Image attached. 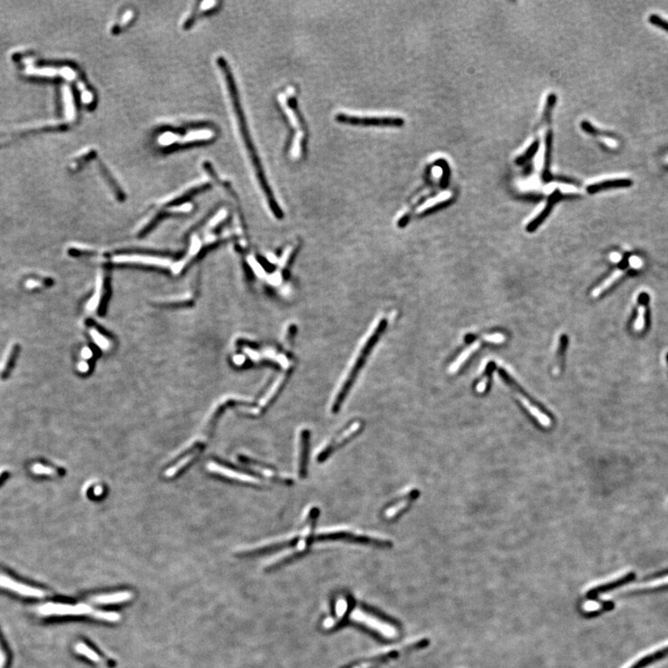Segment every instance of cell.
Instances as JSON below:
<instances>
[{
  "instance_id": "cell-1",
  "label": "cell",
  "mask_w": 668,
  "mask_h": 668,
  "mask_svg": "<svg viewBox=\"0 0 668 668\" xmlns=\"http://www.w3.org/2000/svg\"><path fill=\"white\" fill-rule=\"evenodd\" d=\"M218 65H219V67L221 68V70H222L224 73H225V77H226V81H227V86H228V91H229L230 98H231V100H232L234 112H235V114H236V116H237V120H238V122H239V131H240L241 137H242L245 145H246L247 151H248L249 156H250L251 161H252V162H253V165L255 167L257 179H258V181H259V183H260V186H261L264 193H265L266 197H267L268 204H269V207H270L271 211L273 212V214L276 216V217H278V218H282V217H283V213L280 210V208H279V206H278V203H277L276 199H275V197H274V195H273L272 190H271L270 187H269V185L267 183V178H266L265 173H264V169H263V167H262L261 161H260V159H259V157H258V154H257L256 147H255V145H254L253 141H252V139H251L250 133H249V130H248V128H247V122H246V120H245L244 114H243V111H242L241 105H240L239 93H238V90H237L236 85H235V82H234L232 72L230 71V69L228 68V64H227V62L225 61V59L222 58V57L218 59Z\"/></svg>"
},
{
  "instance_id": "cell-2",
  "label": "cell",
  "mask_w": 668,
  "mask_h": 668,
  "mask_svg": "<svg viewBox=\"0 0 668 668\" xmlns=\"http://www.w3.org/2000/svg\"><path fill=\"white\" fill-rule=\"evenodd\" d=\"M384 328H385V321L383 320L382 322L379 324L378 327L374 330L372 335L369 337V339L367 340L366 345L360 351L359 355L356 358V362L354 363V365L351 367L350 372L347 375V377L345 378L344 384L341 386V389L338 391L337 395L334 398L333 403H332V406H331V411L333 413L338 411L341 406L343 405L346 395L352 388L358 373L360 372L362 367H363L365 362L367 360V356L369 355L370 351L372 350L373 346L376 344V341L381 336V334L384 331Z\"/></svg>"
},
{
  "instance_id": "cell-3",
  "label": "cell",
  "mask_w": 668,
  "mask_h": 668,
  "mask_svg": "<svg viewBox=\"0 0 668 668\" xmlns=\"http://www.w3.org/2000/svg\"><path fill=\"white\" fill-rule=\"evenodd\" d=\"M499 375L503 380V382L514 393L515 397L521 403V405L523 406V408L528 412L529 415L533 418L541 427L546 429L551 428L552 426V423H553V420L551 417V413L547 411L544 406H541L537 402H535V400H534L533 398H531L521 388V386L518 385L517 383L513 380V378H512L507 373L506 370L499 369Z\"/></svg>"
},
{
  "instance_id": "cell-4",
  "label": "cell",
  "mask_w": 668,
  "mask_h": 668,
  "mask_svg": "<svg viewBox=\"0 0 668 668\" xmlns=\"http://www.w3.org/2000/svg\"><path fill=\"white\" fill-rule=\"evenodd\" d=\"M348 618L352 622L361 624L386 640H393L398 636V630L395 625L385 622L381 618L376 617L359 607H356L350 612Z\"/></svg>"
},
{
  "instance_id": "cell-5",
  "label": "cell",
  "mask_w": 668,
  "mask_h": 668,
  "mask_svg": "<svg viewBox=\"0 0 668 668\" xmlns=\"http://www.w3.org/2000/svg\"><path fill=\"white\" fill-rule=\"evenodd\" d=\"M364 423L360 420H354L353 422L348 423L345 428L332 437V439L329 440L326 445H324L320 451H318L317 462H324L334 451L338 450L341 446L350 442L351 440L361 432Z\"/></svg>"
},
{
  "instance_id": "cell-6",
  "label": "cell",
  "mask_w": 668,
  "mask_h": 668,
  "mask_svg": "<svg viewBox=\"0 0 668 668\" xmlns=\"http://www.w3.org/2000/svg\"><path fill=\"white\" fill-rule=\"evenodd\" d=\"M430 643V640L427 639H422V640H417V641H412L410 643H406L404 645H399L395 648H389L384 651L379 652L378 654L373 655L369 659H367L364 662H360L358 664H356L355 666L351 668H374L380 665L381 663L384 662H387L390 659H393L395 657L399 656L402 652H406V651H414V650H420L426 648Z\"/></svg>"
},
{
  "instance_id": "cell-7",
  "label": "cell",
  "mask_w": 668,
  "mask_h": 668,
  "mask_svg": "<svg viewBox=\"0 0 668 668\" xmlns=\"http://www.w3.org/2000/svg\"><path fill=\"white\" fill-rule=\"evenodd\" d=\"M37 609L39 613L43 616H81L89 614L93 616L95 612L91 607L85 603L70 604L61 602H48L42 604Z\"/></svg>"
},
{
  "instance_id": "cell-8",
  "label": "cell",
  "mask_w": 668,
  "mask_h": 668,
  "mask_svg": "<svg viewBox=\"0 0 668 668\" xmlns=\"http://www.w3.org/2000/svg\"><path fill=\"white\" fill-rule=\"evenodd\" d=\"M336 121L345 124L362 127H383V128H401L405 121L399 117H360L339 113L335 117Z\"/></svg>"
},
{
  "instance_id": "cell-9",
  "label": "cell",
  "mask_w": 668,
  "mask_h": 668,
  "mask_svg": "<svg viewBox=\"0 0 668 668\" xmlns=\"http://www.w3.org/2000/svg\"><path fill=\"white\" fill-rule=\"evenodd\" d=\"M419 494L420 493L418 489H409L404 492L402 495L397 496L395 500L389 503L388 506L384 508L383 518L385 521H395V519L400 517L410 507L412 502L417 499Z\"/></svg>"
},
{
  "instance_id": "cell-10",
  "label": "cell",
  "mask_w": 668,
  "mask_h": 668,
  "mask_svg": "<svg viewBox=\"0 0 668 668\" xmlns=\"http://www.w3.org/2000/svg\"><path fill=\"white\" fill-rule=\"evenodd\" d=\"M0 588L26 598L42 599L46 596L44 590L19 582L6 574H0Z\"/></svg>"
},
{
  "instance_id": "cell-11",
  "label": "cell",
  "mask_w": 668,
  "mask_h": 668,
  "mask_svg": "<svg viewBox=\"0 0 668 668\" xmlns=\"http://www.w3.org/2000/svg\"><path fill=\"white\" fill-rule=\"evenodd\" d=\"M310 448V432L307 429L301 431L299 435V449H298V473L301 478H305L307 474L308 456Z\"/></svg>"
},
{
  "instance_id": "cell-12",
  "label": "cell",
  "mask_w": 668,
  "mask_h": 668,
  "mask_svg": "<svg viewBox=\"0 0 668 668\" xmlns=\"http://www.w3.org/2000/svg\"><path fill=\"white\" fill-rule=\"evenodd\" d=\"M207 470H209L212 473H218V474L222 475L224 477L239 481V482H242V483L259 484V480L256 478V477L251 476V475L246 474V473H240L238 471H234L232 469L225 467V466H222V465L216 463V462H209L207 464Z\"/></svg>"
},
{
  "instance_id": "cell-13",
  "label": "cell",
  "mask_w": 668,
  "mask_h": 668,
  "mask_svg": "<svg viewBox=\"0 0 668 668\" xmlns=\"http://www.w3.org/2000/svg\"><path fill=\"white\" fill-rule=\"evenodd\" d=\"M242 462H244L245 464H246L248 467L254 469L256 472L262 473L264 476H266V477H267L268 479H271V480L275 481V482H278L279 484H288V485L293 484V480H291V479L287 477V476H284L282 474H280V473H278L276 470H274L272 468H268L267 467V466H264V465H262V464L256 463V462H254L253 461H250V460H247V458H245V457L242 460Z\"/></svg>"
},
{
  "instance_id": "cell-14",
  "label": "cell",
  "mask_w": 668,
  "mask_h": 668,
  "mask_svg": "<svg viewBox=\"0 0 668 668\" xmlns=\"http://www.w3.org/2000/svg\"><path fill=\"white\" fill-rule=\"evenodd\" d=\"M635 577H636V574H635L634 573H628L627 575H624V576L621 577V578L617 579V580H614V581H612V582L607 583V584H601V586H599V587H597L595 589L590 590V591L587 593V597H588L589 599H590V600H595V599L598 598V596L601 594V593H605V592H608V591H611V590H615V589H617V588H620V587H622L623 584H628L629 582L633 581Z\"/></svg>"
},
{
  "instance_id": "cell-15",
  "label": "cell",
  "mask_w": 668,
  "mask_h": 668,
  "mask_svg": "<svg viewBox=\"0 0 668 668\" xmlns=\"http://www.w3.org/2000/svg\"><path fill=\"white\" fill-rule=\"evenodd\" d=\"M133 595L130 591H117L112 593L95 596L92 598V601L100 605H114L130 601Z\"/></svg>"
},
{
  "instance_id": "cell-16",
  "label": "cell",
  "mask_w": 668,
  "mask_h": 668,
  "mask_svg": "<svg viewBox=\"0 0 668 668\" xmlns=\"http://www.w3.org/2000/svg\"><path fill=\"white\" fill-rule=\"evenodd\" d=\"M347 610H348L347 599H345V597H340L337 599L335 604V616L326 618L324 620L322 624L324 629L329 630L335 628L337 624H339L340 622L345 617Z\"/></svg>"
},
{
  "instance_id": "cell-17",
  "label": "cell",
  "mask_w": 668,
  "mask_h": 668,
  "mask_svg": "<svg viewBox=\"0 0 668 668\" xmlns=\"http://www.w3.org/2000/svg\"><path fill=\"white\" fill-rule=\"evenodd\" d=\"M632 180L627 179V178H621V179H612V180H605L601 181L598 183L591 184L588 187V192L590 194L596 193L601 190H605V189H619V188H629L632 186Z\"/></svg>"
},
{
  "instance_id": "cell-18",
  "label": "cell",
  "mask_w": 668,
  "mask_h": 668,
  "mask_svg": "<svg viewBox=\"0 0 668 668\" xmlns=\"http://www.w3.org/2000/svg\"><path fill=\"white\" fill-rule=\"evenodd\" d=\"M561 198H562V193H561V191H560L559 189H556V190H555V191L550 196L549 200H548V203H547V205H546L545 208H544V210L540 213L539 215H538V217H536V218H534V220L529 224V226L527 227V229H528L529 231L534 230L535 228L539 226L541 223L545 220L546 217L550 215V213H551V209H552L553 205H554L557 201L560 200Z\"/></svg>"
},
{
  "instance_id": "cell-19",
  "label": "cell",
  "mask_w": 668,
  "mask_h": 668,
  "mask_svg": "<svg viewBox=\"0 0 668 668\" xmlns=\"http://www.w3.org/2000/svg\"><path fill=\"white\" fill-rule=\"evenodd\" d=\"M545 141V159H544V168L542 172V179L544 182L548 183L551 182L554 178L551 173V152H552V142H553V135L551 130H549L546 134Z\"/></svg>"
},
{
  "instance_id": "cell-20",
  "label": "cell",
  "mask_w": 668,
  "mask_h": 668,
  "mask_svg": "<svg viewBox=\"0 0 668 668\" xmlns=\"http://www.w3.org/2000/svg\"><path fill=\"white\" fill-rule=\"evenodd\" d=\"M667 656L668 646L667 647L662 648L661 650H658V651H654V652H652L651 654H648V655H646V656L642 657V658L640 659L638 662H635L634 664L631 665L629 668H644L646 667V666H648V665H650L652 662H657L658 660L663 659L664 657Z\"/></svg>"
},
{
  "instance_id": "cell-21",
  "label": "cell",
  "mask_w": 668,
  "mask_h": 668,
  "mask_svg": "<svg viewBox=\"0 0 668 668\" xmlns=\"http://www.w3.org/2000/svg\"><path fill=\"white\" fill-rule=\"evenodd\" d=\"M649 300L648 295L641 294L640 297V306L638 309V317L635 321L634 328L637 331H641L645 326L646 304Z\"/></svg>"
},
{
  "instance_id": "cell-22",
  "label": "cell",
  "mask_w": 668,
  "mask_h": 668,
  "mask_svg": "<svg viewBox=\"0 0 668 668\" xmlns=\"http://www.w3.org/2000/svg\"><path fill=\"white\" fill-rule=\"evenodd\" d=\"M19 352H20L19 345L15 344V345H12L11 350L9 352V355L7 356V359L4 362L2 369H1V377L2 378H6L9 375V373L11 372V368H12L14 363L16 361Z\"/></svg>"
},
{
  "instance_id": "cell-23",
  "label": "cell",
  "mask_w": 668,
  "mask_h": 668,
  "mask_svg": "<svg viewBox=\"0 0 668 668\" xmlns=\"http://www.w3.org/2000/svg\"><path fill=\"white\" fill-rule=\"evenodd\" d=\"M74 650L77 652L78 654L86 657L87 659L90 660L91 662H101V657L100 654L95 651L91 647L87 645L84 642H78L74 646Z\"/></svg>"
},
{
  "instance_id": "cell-24",
  "label": "cell",
  "mask_w": 668,
  "mask_h": 668,
  "mask_svg": "<svg viewBox=\"0 0 668 668\" xmlns=\"http://www.w3.org/2000/svg\"><path fill=\"white\" fill-rule=\"evenodd\" d=\"M623 273L624 272H623V270H622V269H618L616 271H614V272L612 273V275H611L609 278L604 280L603 283L601 284L599 287H597V288L593 290V296H595V297L599 296V295H601V293H603L605 289H608L609 287H611L612 284L614 283L617 279H619V278L623 276Z\"/></svg>"
},
{
  "instance_id": "cell-25",
  "label": "cell",
  "mask_w": 668,
  "mask_h": 668,
  "mask_svg": "<svg viewBox=\"0 0 668 668\" xmlns=\"http://www.w3.org/2000/svg\"><path fill=\"white\" fill-rule=\"evenodd\" d=\"M538 149H539V141L535 140L529 146L528 149L526 150L525 152H523L522 155L519 156L517 159L515 160L516 164L517 165H523V164H525L526 162H528L529 161H531L533 159V157L535 155V153L537 152Z\"/></svg>"
},
{
  "instance_id": "cell-26",
  "label": "cell",
  "mask_w": 668,
  "mask_h": 668,
  "mask_svg": "<svg viewBox=\"0 0 668 668\" xmlns=\"http://www.w3.org/2000/svg\"><path fill=\"white\" fill-rule=\"evenodd\" d=\"M199 452H200V449H198V450L195 451L193 453L189 454L188 456H186V457H184L183 460H181V462H178V464H176L175 466H173L172 468H170L168 471H166V472H165V476L169 478V477H172V476H174L175 474H177V473H178L182 468L187 466L189 462H192L195 457H196V456L199 454Z\"/></svg>"
},
{
  "instance_id": "cell-27",
  "label": "cell",
  "mask_w": 668,
  "mask_h": 668,
  "mask_svg": "<svg viewBox=\"0 0 668 668\" xmlns=\"http://www.w3.org/2000/svg\"><path fill=\"white\" fill-rule=\"evenodd\" d=\"M478 344H475V345H473V346H471L468 350L463 352V354H462V356H460V358H458V359H457V360L452 365V367L450 368L451 372H456V370L461 367L462 364L467 360L468 358H469V356H471L473 352L478 348Z\"/></svg>"
},
{
  "instance_id": "cell-28",
  "label": "cell",
  "mask_w": 668,
  "mask_h": 668,
  "mask_svg": "<svg viewBox=\"0 0 668 668\" xmlns=\"http://www.w3.org/2000/svg\"><path fill=\"white\" fill-rule=\"evenodd\" d=\"M93 616H94L96 619H99V620H101V621L111 622V623L117 622L118 620H120V614H118L117 612H114L95 611L94 613H93Z\"/></svg>"
},
{
  "instance_id": "cell-29",
  "label": "cell",
  "mask_w": 668,
  "mask_h": 668,
  "mask_svg": "<svg viewBox=\"0 0 668 668\" xmlns=\"http://www.w3.org/2000/svg\"><path fill=\"white\" fill-rule=\"evenodd\" d=\"M556 103V96L554 94L549 95L547 102H546L545 110H544V114H543V119L547 122H550L551 116V111L554 108Z\"/></svg>"
},
{
  "instance_id": "cell-30",
  "label": "cell",
  "mask_w": 668,
  "mask_h": 668,
  "mask_svg": "<svg viewBox=\"0 0 668 668\" xmlns=\"http://www.w3.org/2000/svg\"><path fill=\"white\" fill-rule=\"evenodd\" d=\"M32 471H33V473H36V474H41V475H50V476L56 475V474L59 473V472H58L57 470H55V469H53V468L51 467H48V466H45V465H43V464H40V463L34 464L33 467H32Z\"/></svg>"
},
{
  "instance_id": "cell-31",
  "label": "cell",
  "mask_w": 668,
  "mask_h": 668,
  "mask_svg": "<svg viewBox=\"0 0 668 668\" xmlns=\"http://www.w3.org/2000/svg\"><path fill=\"white\" fill-rule=\"evenodd\" d=\"M437 164H439L442 170H443V177H442V181H441V186L445 188L447 186L448 181H449V177H450V169L447 164V162L445 160H439L437 161Z\"/></svg>"
},
{
  "instance_id": "cell-32",
  "label": "cell",
  "mask_w": 668,
  "mask_h": 668,
  "mask_svg": "<svg viewBox=\"0 0 668 668\" xmlns=\"http://www.w3.org/2000/svg\"><path fill=\"white\" fill-rule=\"evenodd\" d=\"M649 22H651L652 25H655L656 27L661 28L665 32H668V22L656 14H651V16L649 17Z\"/></svg>"
},
{
  "instance_id": "cell-33",
  "label": "cell",
  "mask_w": 668,
  "mask_h": 668,
  "mask_svg": "<svg viewBox=\"0 0 668 668\" xmlns=\"http://www.w3.org/2000/svg\"><path fill=\"white\" fill-rule=\"evenodd\" d=\"M629 265H630V267H632V268L639 269V268L642 267V261L640 260L639 257H637V256H632V257L629 258Z\"/></svg>"
},
{
  "instance_id": "cell-34",
  "label": "cell",
  "mask_w": 668,
  "mask_h": 668,
  "mask_svg": "<svg viewBox=\"0 0 668 668\" xmlns=\"http://www.w3.org/2000/svg\"><path fill=\"white\" fill-rule=\"evenodd\" d=\"M6 662H7V654L3 647L0 643V668H5Z\"/></svg>"
},
{
  "instance_id": "cell-35",
  "label": "cell",
  "mask_w": 668,
  "mask_h": 668,
  "mask_svg": "<svg viewBox=\"0 0 668 668\" xmlns=\"http://www.w3.org/2000/svg\"><path fill=\"white\" fill-rule=\"evenodd\" d=\"M486 340H487V341H492V342H494V343H500L501 341L504 340V337H503L502 335H500V334H495V335H491V336L486 337Z\"/></svg>"
},
{
  "instance_id": "cell-36",
  "label": "cell",
  "mask_w": 668,
  "mask_h": 668,
  "mask_svg": "<svg viewBox=\"0 0 668 668\" xmlns=\"http://www.w3.org/2000/svg\"><path fill=\"white\" fill-rule=\"evenodd\" d=\"M38 285V281H34V280H28L27 282H26V287H27V288H35V287H37Z\"/></svg>"
},
{
  "instance_id": "cell-37",
  "label": "cell",
  "mask_w": 668,
  "mask_h": 668,
  "mask_svg": "<svg viewBox=\"0 0 668 668\" xmlns=\"http://www.w3.org/2000/svg\"><path fill=\"white\" fill-rule=\"evenodd\" d=\"M611 260L612 262H619L621 260V256L618 253H613L611 255Z\"/></svg>"
},
{
  "instance_id": "cell-38",
  "label": "cell",
  "mask_w": 668,
  "mask_h": 668,
  "mask_svg": "<svg viewBox=\"0 0 668 668\" xmlns=\"http://www.w3.org/2000/svg\"><path fill=\"white\" fill-rule=\"evenodd\" d=\"M667 574H668V569L667 570H664V571H662V572H659V573H655V574H653V575H651V577H652V578H653V577H659V576H662V575H667Z\"/></svg>"
},
{
  "instance_id": "cell-39",
  "label": "cell",
  "mask_w": 668,
  "mask_h": 668,
  "mask_svg": "<svg viewBox=\"0 0 668 668\" xmlns=\"http://www.w3.org/2000/svg\"><path fill=\"white\" fill-rule=\"evenodd\" d=\"M3 475H4V470L0 469V478H1Z\"/></svg>"
}]
</instances>
